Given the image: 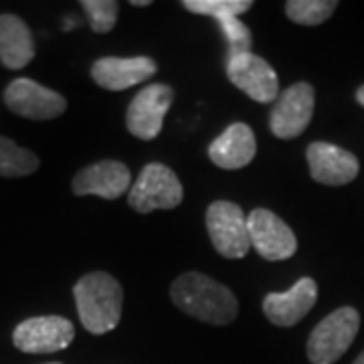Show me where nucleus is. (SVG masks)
I'll return each mask as SVG.
<instances>
[{
    "label": "nucleus",
    "mask_w": 364,
    "mask_h": 364,
    "mask_svg": "<svg viewBox=\"0 0 364 364\" xmlns=\"http://www.w3.org/2000/svg\"><path fill=\"white\" fill-rule=\"evenodd\" d=\"M184 198V191L174 174V170L160 164L150 162L146 164L138 176V181L132 184L128 193V205L138 213H152V210H170L176 208Z\"/></svg>",
    "instance_id": "obj_4"
},
{
    "label": "nucleus",
    "mask_w": 364,
    "mask_h": 364,
    "mask_svg": "<svg viewBox=\"0 0 364 364\" xmlns=\"http://www.w3.org/2000/svg\"><path fill=\"white\" fill-rule=\"evenodd\" d=\"M338 9L336 0H289L286 2V14L296 25L316 26L328 21Z\"/></svg>",
    "instance_id": "obj_19"
},
{
    "label": "nucleus",
    "mask_w": 364,
    "mask_h": 364,
    "mask_svg": "<svg viewBox=\"0 0 364 364\" xmlns=\"http://www.w3.org/2000/svg\"><path fill=\"white\" fill-rule=\"evenodd\" d=\"M132 6H150V0H132Z\"/></svg>",
    "instance_id": "obj_24"
},
{
    "label": "nucleus",
    "mask_w": 364,
    "mask_h": 364,
    "mask_svg": "<svg viewBox=\"0 0 364 364\" xmlns=\"http://www.w3.org/2000/svg\"><path fill=\"white\" fill-rule=\"evenodd\" d=\"M356 102L364 107V85H360L358 91H356Z\"/></svg>",
    "instance_id": "obj_23"
},
{
    "label": "nucleus",
    "mask_w": 364,
    "mask_h": 364,
    "mask_svg": "<svg viewBox=\"0 0 364 364\" xmlns=\"http://www.w3.org/2000/svg\"><path fill=\"white\" fill-rule=\"evenodd\" d=\"M47 364H61V363H47Z\"/></svg>",
    "instance_id": "obj_26"
},
{
    "label": "nucleus",
    "mask_w": 364,
    "mask_h": 364,
    "mask_svg": "<svg viewBox=\"0 0 364 364\" xmlns=\"http://www.w3.org/2000/svg\"><path fill=\"white\" fill-rule=\"evenodd\" d=\"M255 154H257L255 134L243 122L231 124L208 146V158L213 160V164L225 170H239L247 166Z\"/></svg>",
    "instance_id": "obj_16"
},
{
    "label": "nucleus",
    "mask_w": 364,
    "mask_h": 364,
    "mask_svg": "<svg viewBox=\"0 0 364 364\" xmlns=\"http://www.w3.org/2000/svg\"><path fill=\"white\" fill-rule=\"evenodd\" d=\"M223 35L229 41V59L237 57V55H247L251 53V45H253V37L247 25H243L239 21V16H227L219 21Z\"/></svg>",
    "instance_id": "obj_22"
},
{
    "label": "nucleus",
    "mask_w": 364,
    "mask_h": 364,
    "mask_svg": "<svg viewBox=\"0 0 364 364\" xmlns=\"http://www.w3.org/2000/svg\"><path fill=\"white\" fill-rule=\"evenodd\" d=\"M207 231L213 247L227 259H243L251 249L247 217L231 200H215L207 208Z\"/></svg>",
    "instance_id": "obj_5"
},
{
    "label": "nucleus",
    "mask_w": 364,
    "mask_h": 364,
    "mask_svg": "<svg viewBox=\"0 0 364 364\" xmlns=\"http://www.w3.org/2000/svg\"><path fill=\"white\" fill-rule=\"evenodd\" d=\"M4 104L16 116L37 122L55 119L67 112V100L61 93L28 77H18L9 83L4 90Z\"/></svg>",
    "instance_id": "obj_8"
},
{
    "label": "nucleus",
    "mask_w": 364,
    "mask_h": 364,
    "mask_svg": "<svg viewBox=\"0 0 364 364\" xmlns=\"http://www.w3.org/2000/svg\"><path fill=\"white\" fill-rule=\"evenodd\" d=\"M81 9L87 14V21L93 33L105 35L114 31L119 13V4L116 0H81Z\"/></svg>",
    "instance_id": "obj_21"
},
{
    "label": "nucleus",
    "mask_w": 364,
    "mask_h": 364,
    "mask_svg": "<svg viewBox=\"0 0 364 364\" xmlns=\"http://www.w3.org/2000/svg\"><path fill=\"white\" fill-rule=\"evenodd\" d=\"M360 328V314L350 306L328 314L308 338L306 352L312 364H334L346 354Z\"/></svg>",
    "instance_id": "obj_3"
},
{
    "label": "nucleus",
    "mask_w": 364,
    "mask_h": 364,
    "mask_svg": "<svg viewBox=\"0 0 364 364\" xmlns=\"http://www.w3.org/2000/svg\"><path fill=\"white\" fill-rule=\"evenodd\" d=\"M132 174L130 168L119 160H100L79 170L73 178V195L100 196L105 200H114L128 193Z\"/></svg>",
    "instance_id": "obj_13"
},
{
    "label": "nucleus",
    "mask_w": 364,
    "mask_h": 364,
    "mask_svg": "<svg viewBox=\"0 0 364 364\" xmlns=\"http://www.w3.org/2000/svg\"><path fill=\"white\" fill-rule=\"evenodd\" d=\"M182 6L193 14L213 16L217 21L227 16H241L253 6L251 0H184Z\"/></svg>",
    "instance_id": "obj_20"
},
{
    "label": "nucleus",
    "mask_w": 364,
    "mask_h": 364,
    "mask_svg": "<svg viewBox=\"0 0 364 364\" xmlns=\"http://www.w3.org/2000/svg\"><path fill=\"white\" fill-rule=\"evenodd\" d=\"M75 306L83 328L102 336L112 332L122 320L124 289L114 275L105 272H91L73 286Z\"/></svg>",
    "instance_id": "obj_2"
},
{
    "label": "nucleus",
    "mask_w": 364,
    "mask_h": 364,
    "mask_svg": "<svg viewBox=\"0 0 364 364\" xmlns=\"http://www.w3.org/2000/svg\"><path fill=\"white\" fill-rule=\"evenodd\" d=\"M75 338V326L63 316H37L14 328L13 344L25 354L65 350Z\"/></svg>",
    "instance_id": "obj_7"
},
{
    "label": "nucleus",
    "mask_w": 364,
    "mask_h": 364,
    "mask_svg": "<svg viewBox=\"0 0 364 364\" xmlns=\"http://www.w3.org/2000/svg\"><path fill=\"white\" fill-rule=\"evenodd\" d=\"M316 105V91L310 83L299 81L279 93L269 116V130L279 140L301 136L310 126Z\"/></svg>",
    "instance_id": "obj_6"
},
{
    "label": "nucleus",
    "mask_w": 364,
    "mask_h": 364,
    "mask_svg": "<svg viewBox=\"0 0 364 364\" xmlns=\"http://www.w3.org/2000/svg\"><path fill=\"white\" fill-rule=\"evenodd\" d=\"M35 59V41L26 23L16 14H0V63L6 69H25Z\"/></svg>",
    "instance_id": "obj_17"
},
{
    "label": "nucleus",
    "mask_w": 364,
    "mask_h": 364,
    "mask_svg": "<svg viewBox=\"0 0 364 364\" xmlns=\"http://www.w3.org/2000/svg\"><path fill=\"white\" fill-rule=\"evenodd\" d=\"M39 170V158L31 150L21 148L6 136H0V176L18 178Z\"/></svg>",
    "instance_id": "obj_18"
},
{
    "label": "nucleus",
    "mask_w": 364,
    "mask_h": 364,
    "mask_svg": "<svg viewBox=\"0 0 364 364\" xmlns=\"http://www.w3.org/2000/svg\"><path fill=\"white\" fill-rule=\"evenodd\" d=\"M170 298L178 310L213 326L231 324L239 314L233 291L205 273H182L170 287Z\"/></svg>",
    "instance_id": "obj_1"
},
{
    "label": "nucleus",
    "mask_w": 364,
    "mask_h": 364,
    "mask_svg": "<svg viewBox=\"0 0 364 364\" xmlns=\"http://www.w3.org/2000/svg\"><path fill=\"white\" fill-rule=\"evenodd\" d=\"M352 364H364V350L360 352V356H358V358H356Z\"/></svg>",
    "instance_id": "obj_25"
},
{
    "label": "nucleus",
    "mask_w": 364,
    "mask_h": 364,
    "mask_svg": "<svg viewBox=\"0 0 364 364\" xmlns=\"http://www.w3.org/2000/svg\"><path fill=\"white\" fill-rule=\"evenodd\" d=\"M227 77L257 104H273L279 97L277 73L263 57L253 53L237 55L227 61Z\"/></svg>",
    "instance_id": "obj_11"
},
{
    "label": "nucleus",
    "mask_w": 364,
    "mask_h": 364,
    "mask_svg": "<svg viewBox=\"0 0 364 364\" xmlns=\"http://www.w3.org/2000/svg\"><path fill=\"white\" fill-rule=\"evenodd\" d=\"M174 90L166 83H152L140 90L128 105L126 128L134 138L154 140L162 132L164 116L172 105Z\"/></svg>",
    "instance_id": "obj_9"
},
{
    "label": "nucleus",
    "mask_w": 364,
    "mask_h": 364,
    "mask_svg": "<svg viewBox=\"0 0 364 364\" xmlns=\"http://www.w3.org/2000/svg\"><path fill=\"white\" fill-rule=\"evenodd\" d=\"M158 71L150 57H102L91 65V79L107 91H124L144 83Z\"/></svg>",
    "instance_id": "obj_14"
},
{
    "label": "nucleus",
    "mask_w": 364,
    "mask_h": 364,
    "mask_svg": "<svg viewBox=\"0 0 364 364\" xmlns=\"http://www.w3.org/2000/svg\"><path fill=\"white\" fill-rule=\"evenodd\" d=\"M310 174L326 186H344L358 176V158L330 142H312L306 150Z\"/></svg>",
    "instance_id": "obj_12"
},
{
    "label": "nucleus",
    "mask_w": 364,
    "mask_h": 364,
    "mask_svg": "<svg viewBox=\"0 0 364 364\" xmlns=\"http://www.w3.org/2000/svg\"><path fill=\"white\" fill-rule=\"evenodd\" d=\"M318 299V284L312 277H301L284 294H267L263 299V314L275 326L289 328L304 320Z\"/></svg>",
    "instance_id": "obj_15"
},
{
    "label": "nucleus",
    "mask_w": 364,
    "mask_h": 364,
    "mask_svg": "<svg viewBox=\"0 0 364 364\" xmlns=\"http://www.w3.org/2000/svg\"><path fill=\"white\" fill-rule=\"evenodd\" d=\"M251 247L267 261H286L296 255L298 239L289 225L267 208H253L247 217Z\"/></svg>",
    "instance_id": "obj_10"
}]
</instances>
